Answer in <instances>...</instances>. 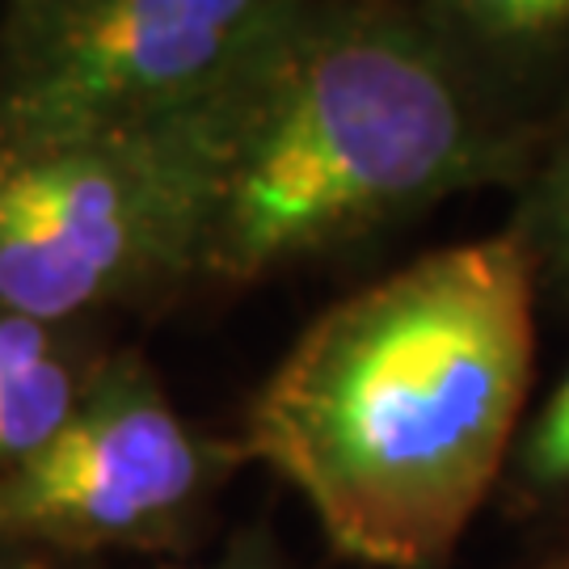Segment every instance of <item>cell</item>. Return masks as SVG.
<instances>
[{"label":"cell","mask_w":569,"mask_h":569,"mask_svg":"<svg viewBox=\"0 0 569 569\" xmlns=\"http://www.w3.org/2000/svg\"><path fill=\"white\" fill-rule=\"evenodd\" d=\"M182 119L203 161L194 279L224 287L326 258L531 161L397 0H296Z\"/></svg>","instance_id":"obj_2"},{"label":"cell","mask_w":569,"mask_h":569,"mask_svg":"<svg viewBox=\"0 0 569 569\" xmlns=\"http://www.w3.org/2000/svg\"><path fill=\"white\" fill-rule=\"evenodd\" d=\"M502 136L536 152L569 119V0H397Z\"/></svg>","instance_id":"obj_6"},{"label":"cell","mask_w":569,"mask_h":569,"mask_svg":"<svg viewBox=\"0 0 569 569\" xmlns=\"http://www.w3.org/2000/svg\"><path fill=\"white\" fill-rule=\"evenodd\" d=\"M296 0H4L0 136L182 119Z\"/></svg>","instance_id":"obj_4"},{"label":"cell","mask_w":569,"mask_h":569,"mask_svg":"<svg viewBox=\"0 0 569 569\" xmlns=\"http://www.w3.org/2000/svg\"><path fill=\"white\" fill-rule=\"evenodd\" d=\"M531 161L536 173H528V199L515 232L528 244L536 283L540 274H552L569 287V119L552 127Z\"/></svg>","instance_id":"obj_8"},{"label":"cell","mask_w":569,"mask_h":569,"mask_svg":"<svg viewBox=\"0 0 569 569\" xmlns=\"http://www.w3.org/2000/svg\"><path fill=\"white\" fill-rule=\"evenodd\" d=\"M207 451L136 355H106L47 443L0 481V545L51 557L136 545L182 515Z\"/></svg>","instance_id":"obj_5"},{"label":"cell","mask_w":569,"mask_h":569,"mask_svg":"<svg viewBox=\"0 0 569 569\" xmlns=\"http://www.w3.org/2000/svg\"><path fill=\"white\" fill-rule=\"evenodd\" d=\"M531 359L536 266L519 232L443 244L329 305L258 388L244 443L338 552L435 569L507 460Z\"/></svg>","instance_id":"obj_1"},{"label":"cell","mask_w":569,"mask_h":569,"mask_svg":"<svg viewBox=\"0 0 569 569\" xmlns=\"http://www.w3.org/2000/svg\"><path fill=\"white\" fill-rule=\"evenodd\" d=\"M203 161L186 119L0 136V308L93 326L194 279Z\"/></svg>","instance_id":"obj_3"},{"label":"cell","mask_w":569,"mask_h":569,"mask_svg":"<svg viewBox=\"0 0 569 569\" xmlns=\"http://www.w3.org/2000/svg\"><path fill=\"white\" fill-rule=\"evenodd\" d=\"M68 557H51V552L34 549H9L0 545V569H63Z\"/></svg>","instance_id":"obj_10"},{"label":"cell","mask_w":569,"mask_h":569,"mask_svg":"<svg viewBox=\"0 0 569 569\" xmlns=\"http://www.w3.org/2000/svg\"><path fill=\"white\" fill-rule=\"evenodd\" d=\"M528 465L545 481H569V376L557 385L528 439Z\"/></svg>","instance_id":"obj_9"},{"label":"cell","mask_w":569,"mask_h":569,"mask_svg":"<svg viewBox=\"0 0 569 569\" xmlns=\"http://www.w3.org/2000/svg\"><path fill=\"white\" fill-rule=\"evenodd\" d=\"M102 359L89 326H47L0 308V481L68 422Z\"/></svg>","instance_id":"obj_7"}]
</instances>
